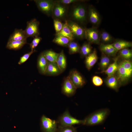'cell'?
<instances>
[{"label": "cell", "mask_w": 132, "mask_h": 132, "mask_svg": "<svg viewBox=\"0 0 132 132\" xmlns=\"http://www.w3.org/2000/svg\"><path fill=\"white\" fill-rule=\"evenodd\" d=\"M107 108L101 109L91 113L84 120L83 125L93 126L100 124L105 120L110 113Z\"/></svg>", "instance_id": "cell-1"}, {"label": "cell", "mask_w": 132, "mask_h": 132, "mask_svg": "<svg viewBox=\"0 0 132 132\" xmlns=\"http://www.w3.org/2000/svg\"><path fill=\"white\" fill-rule=\"evenodd\" d=\"M117 77L121 85L125 83L132 74V64L130 60H124L118 64Z\"/></svg>", "instance_id": "cell-2"}, {"label": "cell", "mask_w": 132, "mask_h": 132, "mask_svg": "<svg viewBox=\"0 0 132 132\" xmlns=\"http://www.w3.org/2000/svg\"><path fill=\"white\" fill-rule=\"evenodd\" d=\"M58 127L73 126L76 124L83 125V120H78L72 116L66 110L58 118L57 121Z\"/></svg>", "instance_id": "cell-3"}, {"label": "cell", "mask_w": 132, "mask_h": 132, "mask_svg": "<svg viewBox=\"0 0 132 132\" xmlns=\"http://www.w3.org/2000/svg\"><path fill=\"white\" fill-rule=\"evenodd\" d=\"M40 125L43 132H56L58 124L57 121L43 115L41 119Z\"/></svg>", "instance_id": "cell-4"}, {"label": "cell", "mask_w": 132, "mask_h": 132, "mask_svg": "<svg viewBox=\"0 0 132 132\" xmlns=\"http://www.w3.org/2000/svg\"><path fill=\"white\" fill-rule=\"evenodd\" d=\"M39 22L35 19H32L27 22V26L24 31L27 38L38 36L39 34Z\"/></svg>", "instance_id": "cell-5"}, {"label": "cell", "mask_w": 132, "mask_h": 132, "mask_svg": "<svg viewBox=\"0 0 132 132\" xmlns=\"http://www.w3.org/2000/svg\"><path fill=\"white\" fill-rule=\"evenodd\" d=\"M85 30V37L90 43L100 44V33L96 27L87 29Z\"/></svg>", "instance_id": "cell-6"}, {"label": "cell", "mask_w": 132, "mask_h": 132, "mask_svg": "<svg viewBox=\"0 0 132 132\" xmlns=\"http://www.w3.org/2000/svg\"><path fill=\"white\" fill-rule=\"evenodd\" d=\"M77 89L68 76L65 78L62 88L63 94L68 97L72 96L76 93Z\"/></svg>", "instance_id": "cell-7"}, {"label": "cell", "mask_w": 132, "mask_h": 132, "mask_svg": "<svg viewBox=\"0 0 132 132\" xmlns=\"http://www.w3.org/2000/svg\"><path fill=\"white\" fill-rule=\"evenodd\" d=\"M68 76L77 88L82 87L85 83V81L84 78L80 73L76 70L71 71Z\"/></svg>", "instance_id": "cell-8"}, {"label": "cell", "mask_w": 132, "mask_h": 132, "mask_svg": "<svg viewBox=\"0 0 132 132\" xmlns=\"http://www.w3.org/2000/svg\"><path fill=\"white\" fill-rule=\"evenodd\" d=\"M73 15L75 19L81 23H84L87 19V12L85 7L82 5L77 6L74 10Z\"/></svg>", "instance_id": "cell-9"}, {"label": "cell", "mask_w": 132, "mask_h": 132, "mask_svg": "<svg viewBox=\"0 0 132 132\" xmlns=\"http://www.w3.org/2000/svg\"><path fill=\"white\" fill-rule=\"evenodd\" d=\"M34 1L40 10L47 15L50 14L53 7L52 1L45 0H36Z\"/></svg>", "instance_id": "cell-10"}, {"label": "cell", "mask_w": 132, "mask_h": 132, "mask_svg": "<svg viewBox=\"0 0 132 132\" xmlns=\"http://www.w3.org/2000/svg\"><path fill=\"white\" fill-rule=\"evenodd\" d=\"M88 15L89 21L92 24L96 26L100 24L101 20L100 16L97 11L92 6L89 7Z\"/></svg>", "instance_id": "cell-11"}, {"label": "cell", "mask_w": 132, "mask_h": 132, "mask_svg": "<svg viewBox=\"0 0 132 132\" xmlns=\"http://www.w3.org/2000/svg\"><path fill=\"white\" fill-rule=\"evenodd\" d=\"M48 62L43 52L39 55L37 60V66L39 73L45 75Z\"/></svg>", "instance_id": "cell-12"}, {"label": "cell", "mask_w": 132, "mask_h": 132, "mask_svg": "<svg viewBox=\"0 0 132 132\" xmlns=\"http://www.w3.org/2000/svg\"><path fill=\"white\" fill-rule=\"evenodd\" d=\"M69 27L73 35L80 38L85 37V30L77 23L73 22L68 23Z\"/></svg>", "instance_id": "cell-13"}, {"label": "cell", "mask_w": 132, "mask_h": 132, "mask_svg": "<svg viewBox=\"0 0 132 132\" xmlns=\"http://www.w3.org/2000/svg\"><path fill=\"white\" fill-rule=\"evenodd\" d=\"M56 63L48 62L45 75L47 76H57L62 73Z\"/></svg>", "instance_id": "cell-14"}, {"label": "cell", "mask_w": 132, "mask_h": 132, "mask_svg": "<svg viewBox=\"0 0 132 132\" xmlns=\"http://www.w3.org/2000/svg\"><path fill=\"white\" fill-rule=\"evenodd\" d=\"M27 38L24 30L15 29L9 37V41H27Z\"/></svg>", "instance_id": "cell-15"}, {"label": "cell", "mask_w": 132, "mask_h": 132, "mask_svg": "<svg viewBox=\"0 0 132 132\" xmlns=\"http://www.w3.org/2000/svg\"><path fill=\"white\" fill-rule=\"evenodd\" d=\"M98 59L96 50L95 49L86 57L85 63L86 66L89 70L97 62Z\"/></svg>", "instance_id": "cell-16"}, {"label": "cell", "mask_w": 132, "mask_h": 132, "mask_svg": "<svg viewBox=\"0 0 132 132\" xmlns=\"http://www.w3.org/2000/svg\"><path fill=\"white\" fill-rule=\"evenodd\" d=\"M100 49L102 53L108 56H114L117 52L112 44H100Z\"/></svg>", "instance_id": "cell-17"}, {"label": "cell", "mask_w": 132, "mask_h": 132, "mask_svg": "<svg viewBox=\"0 0 132 132\" xmlns=\"http://www.w3.org/2000/svg\"><path fill=\"white\" fill-rule=\"evenodd\" d=\"M56 36H61L66 37L71 41L74 39V36L69 27L68 23L66 21L61 30L56 33Z\"/></svg>", "instance_id": "cell-18"}, {"label": "cell", "mask_w": 132, "mask_h": 132, "mask_svg": "<svg viewBox=\"0 0 132 132\" xmlns=\"http://www.w3.org/2000/svg\"><path fill=\"white\" fill-rule=\"evenodd\" d=\"M106 83L109 87L116 91H117L121 85L117 77L114 75L108 77Z\"/></svg>", "instance_id": "cell-19"}, {"label": "cell", "mask_w": 132, "mask_h": 132, "mask_svg": "<svg viewBox=\"0 0 132 132\" xmlns=\"http://www.w3.org/2000/svg\"><path fill=\"white\" fill-rule=\"evenodd\" d=\"M27 43V41L8 40L6 46L8 49L16 50L21 48Z\"/></svg>", "instance_id": "cell-20"}, {"label": "cell", "mask_w": 132, "mask_h": 132, "mask_svg": "<svg viewBox=\"0 0 132 132\" xmlns=\"http://www.w3.org/2000/svg\"><path fill=\"white\" fill-rule=\"evenodd\" d=\"M118 58V56L115 58L114 62L110 65L106 70L102 71L101 73H104L108 77L114 75L118 68V64L117 63Z\"/></svg>", "instance_id": "cell-21"}, {"label": "cell", "mask_w": 132, "mask_h": 132, "mask_svg": "<svg viewBox=\"0 0 132 132\" xmlns=\"http://www.w3.org/2000/svg\"><path fill=\"white\" fill-rule=\"evenodd\" d=\"M112 44L117 52L122 49L131 47L132 46L131 42L120 39L116 40Z\"/></svg>", "instance_id": "cell-22"}, {"label": "cell", "mask_w": 132, "mask_h": 132, "mask_svg": "<svg viewBox=\"0 0 132 132\" xmlns=\"http://www.w3.org/2000/svg\"><path fill=\"white\" fill-rule=\"evenodd\" d=\"M56 63L62 72L64 71L66 68V62L63 50L59 54Z\"/></svg>", "instance_id": "cell-23"}, {"label": "cell", "mask_w": 132, "mask_h": 132, "mask_svg": "<svg viewBox=\"0 0 132 132\" xmlns=\"http://www.w3.org/2000/svg\"><path fill=\"white\" fill-rule=\"evenodd\" d=\"M43 53L48 62L56 63L59 54L51 50H46Z\"/></svg>", "instance_id": "cell-24"}, {"label": "cell", "mask_w": 132, "mask_h": 132, "mask_svg": "<svg viewBox=\"0 0 132 132\" xmlns=\"http://www.w3.org/2000/svg\"><path fill=\"white\" fill-rule=\"evenodd\" d=\"M70 41V40L66 37L58 36H56L53 40L55 43L64 46L68 45Z\"/></svg>", "instance_id": "cell-25"}, {"label": "cell", "mask_w": 132, "mask_h": 132, "mask_svg": "<svg viewBox=\"0 0 132 132\" xmlns=\"http://www.w3.org/2000/svg\"><path fill=\"white\" fill-rule=\"evenodd\" d=\"M110 61V58L108 55L102 53L100 66L102 71L105 70L107 68L109 65Z\"/></svg>", "instance_id": "cell-26"}, {"label": "cell", "mask_w": 132, "mask_h": 132, "mask_svg": "<svg viewBox=\"0 0 132 132\" xmlns=\"http://www.w3.org/2000/svg\"><path fill=\"white\" fill-rule=\"evenodd\" d=\"M113 38L107 32L103 31L100 33V42L104 43H109L112 42Z\"/></svg>", "instance_id": "cell-27"}, {"label": "cell", "mask_w": 132, "mask_h": 132, "mask_svg": "<svg viewBox=\"0 0 132 132\" xmlns=\"http://www.w3.org/2000/svg\"><path fill=\"white\" fill-rule=\"evenodd\" d=\"M66 10L62 6L57 4L55 7L54 11V13L55 16L60 18L63 17L65 14Z\"/></svg>", "instance_id": "cell-28"}, {"label": "cell", "mask_w": 132, "mask_h": 132, "mask_svg": "<svg viewBox=\"0 0 132 132\" xmlns=\"http://www.w3.org/2000/svg\"><path fill=\"white\" fill-rule=\"evenodd\" d=\"M92 47L89 44H84L80 48V52L83 56H87L92 52Z\"/></svg>", "instance_id": "cell-29"}, {"label": "cell", "mask_w": 132, "mask_h": 132, "mask_svg": "<svg viewBox=\"0 0 132 132\" xmlns=\"http://www.w3.org/2000/svg\"><path fill=\"white\" fill-rule=\"evenodd\" d=\"M119 53L120 56L124 60H130L132 58V50L128 48L120 50Z\"/></svg>", "instance_id": "cell-30"}, {"label": "cell", "mask_w": 132, "mask_h": 132, "mask_svg": "<svg viewBox=\"0 0 132 132\" xmlns=\"http://www.w3.org/2000/svg\"><path fill=\"white\" fill-rule=\"evenodd\" d=\"M68 46L69 53L70 54L76 53L80 51V48L79 46L76 42H70L68 45Z\"/></svg>", "instance_id": "cell-31"}, {"label": "cell", "mask_w": 132, "mask_h": 132, "mask_svg": "<svg viewBox=\"0 0 132 132\" xmlns=\"http://www.w3.org/2000/svg\"><path fill=\"white\" fill-rule=\"evenodd\" d=\"M41 39V38L38 36L33 37V39L32 42L29 44L31 51L35 50V48L38 46Z\"/></svg>", "instance_id": "cell-32"}, {"label": "cell", "mask_w": 132, "mask_h": 132, "mask_svg": "<svg viewBox=\"0 0 132 132\" xmlns=\"http://www.w3.org/2000/svg\"><path fill=\"white\" fill-rule=\"evenodd\" d=\"M35 50L34 51H31L29 53L24 54L21 57L18 62V64L21 65L25 62L28 59L31 55L34 52H35Z\"/></svg>", "instance_id": "cell-33"}, {"label": "cell", "mask_w": 132, "mask_h": 132, "mask_svg": "<svg viewBox=\"0 0 132 132\" xmlns=\"http://www.w3.org/2000/svg\"><path fill=\"white\" fill-rule=\"evenodd\" d=\"M56 132H75L76 130L73 126H67L58 127Z\"/></svg>", "instance_id": "cell-34"}, {"label": "cell", "mask_w": 132, "mask_h": 132, "mask_svg": "<svg viewBox=\"0 0 132 132\" xmlns=\"http://www.w3.org/2000/svg\"><path fill=\"white\" fill-rule=\"evenodd\" d=\"M92 82L95 86H99L101 85L103 83L102 79L100 77L97 76H94L92 79Z\"/></svg>", "instance_id": "cell-35"}, {"label": "cell", "mask_w": 132, "mask_h": 132, "mask_svg": "<svg viewBox=\"0 0 132 132\" xmlns=\"http://www.w3.org/2000/svg\"><path fill=\"white\" fill-rule=\"evenodd\" d=\"M54 22L55 29L57 33L61 31L63 25L61 22L58 20H54Z\"/></svg>", "instance_id": "cell-36"}, {"label": "cell", "mask_w": 132, "mask_h": 132, "mask_svg": "<svg viewBox=\"0 0 132 132\" xmlns=\"http://www.w3.org/2000/svg\"><path fill=\"white\" fill-rule=\"evenodd\" d=\"M79 1H82L76 0H62L59 1L60 2L65 4H69L72 3Z\"/></svg>", "instance_id": "cell-37"}, {"label": "cell", "mask_w": 132, "mask_h": 132, "mask_svg": "<svg viewBox=\"0 0 132 132\" xmlns=\"http://www.w3.org/2000/svg\"><path fill=\"white\" fill-rule=\"evenodd\" d=\"M75 132H77V131L76 130H75Z\"/></svg>", "instance_id": "cell-38"}]
</instances>
